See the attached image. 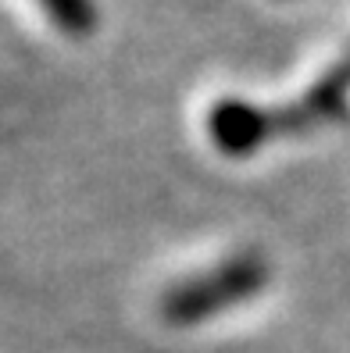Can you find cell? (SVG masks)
<instances>
[{"instance_id":"cell-1","label":"cell","mask_w":350,"mask_h":353,"mask_svg":"<svg viewBox=\"0 0 350 353\" xmlns=\"http://www.w3.org/2000/svg\"><path fill=\"white\" fill-rule=\"evenodd\" d=\"M347 103H350V47L336 65L325 68V75L311 90L297 97L293 103H286V108H257V103H246L240 97L218 100L208 111V132L222 154L243 157L275 136H297L325 125V121L347 111Z\"/></svg>"},{"instance_id":"cell-2","label":"cell","mask_w":350,"mask_h":353,"mask_svg":"<svg viewBox=\"0 0 350 353\" xmlns=\"http://www.w3.org/2000/svg\"><path fill=\"white\" fill-rule=\"evenodd\" d=\"M264 282H269L264 261L243 254V257L218 264L208 275L186 279L182 285L168 289L161 300V314L172 325H193V321L211 318V314H218V310L233 307L246 296H254L257 289H264Z\"/></svg>"},{"instance_id":"cell-3","label":"cell","mask_w":350,"mask_h":353,"mask_svg":"<svg viewBox=\"0 0 350 353\" xmlns=\"http://www.w3.org/2000/svg\"><path fill=\"white\" fill-rule=\"evenodd\" d=\"M50 26H57L65 36H90L97 29V4L93 0H36Z\"/></svg>"}]
</instances>
